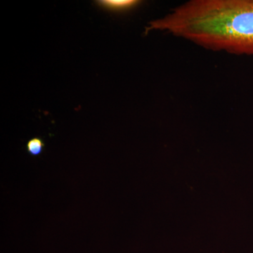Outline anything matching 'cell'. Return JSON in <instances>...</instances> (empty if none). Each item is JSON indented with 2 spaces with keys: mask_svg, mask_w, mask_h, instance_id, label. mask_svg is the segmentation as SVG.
<instances>
[{
  "mask_svg": "<svg viewBox=\"0 0 253 253\" xmlns=\"http://www.w3.org/2000/svg\"><path fill=\"white\" fill-rule=\"evenodd\" d=\"M213 51L253 56V0H192L149 23Z\"/></svg>",
  "mask_w": 253,
  "mask_h": 253,
  "instance_id": "cell-1",
  "label": "cell"
},
{
  "mask_svg": "<svg viewBox=\"0 0 253 253\" xmlns=\"http://www.w3.org/2000/svg\"><path fill=\"white\" fill-rule=\"evenodd\" d=\"M100 5L108 9L113 10H123L129 9L137 4V1L134 0H103L98 1Z\"/></svg>",
  "mask_w": 253,
  "mask_h": 253,
  "instance_id": "cell-2",
  "label": "cell"
},
{
  "mask_svg": "<svg viewBox=\"0 0 253 253\" xmlns=\"http://www.w3.org/2000/svg\"><path fill=\"white\" fill-rule=\"evenodd\" d=\"M44 147V141L39 137H35L30 139L26 144L28 152L33 156H39L40 154H41Z\"/></svg>",
  "mask_w": 253,
  "mask_h": 253,
  "instance_id": "cell-3",
  "label": "cell"
}]
</instances>
